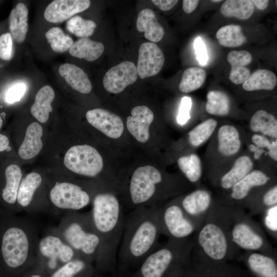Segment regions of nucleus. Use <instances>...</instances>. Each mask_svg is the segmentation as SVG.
I'll use <instances>...</instances> for the list:
<instances>
[{
    "mask_svg": "<svg viewBox=\"0 0 277 277\" xmlns=\"http://www.w3.org/2000/svg\"><path fill=\"white\" fill-rule=\"evenodd\" d=\"M39 238L33 222L0 209V277H20L33 266Z\"/></svg>",
    "mask_w": 277,
    "mask_h": 277,
    "instance_id": "nucleus-1",
    "label": "nucleus"
},
{
    "mask_svg": "<svg viewBox=\"0 0 277 277\" xmlns=\"http://www.w3.org/2000/svg\"><path fill=\"white\" fill-rule=\"evenodd\" d=\"M90 211L93 226L102 240V246L94 263L97 270H111L117 263L120 244L125 227V216L116 195L101 191L93 195Z\"/></svg>",
    "mask_w": 277,
    "mask_h": 277,
    "instance_id": "nucleus-2",
    "label": "nucleus"
},
{
    "mask_svg": "<svg viewBox=\"0 0 277 277\" xmlns=\"http://www.w3.org/2000/svg\"><path fill=\"white\" fill-rule=\"evenodd\" d=\"M162 230L158 209L138 207L125 216L117 262L123 266L138 267L157 247Z\"/></svg>",
    "mask_w": 277,
    "mask_h": 277,
    "instance_id": "nucleus-3",
    "label": "nucleus"
},
{
    "mask_svg": "<svg viewBox=\"0 0 277 277\" xmlns=\"http://www.w3.org/2000/svg\"><path fill=\"white\" fill-rule=\"evenodd\" d=\"M75 258L94 263L99 255L102 240L92 222L90 212L68 211L56 227Z\"/></svg>",
    "mask_w": 277,
    "mask_h": 277,
    "instance_id": "nucleus-4",
    "label": "nucleus"
},
{
    "mask_svg": "<svg viewBox=\"0 0 277 277\" xmlns=\"http://www.w3.org/2000/svg\"><path fill=\"white\" fill-rule=\"evenodd\" d=\"M75 258L56 227L48 228L39 238L33 266L48 277L62 266Z\"/></svg>",
    "mask_w": 277,
    "mask_h": 277,
    "instance_id": "nucleus-5",
    "label": "nucleus"
},
{
    "mask_svg": "<svg viewBox=\"0 0 277 277\" xmlns=\"http://www.w3.org/2000/svg\"><path fill=\"white\" fill-rule=\"evenodd\" d=\"M160 171L152 166L136 169L130 180L128 187L129 205L133 209L138 207H151L157 185L162 182Z\"/></svg>",
    "mask_w": 277,
    "mask_h": 277,
    "instance_id": "nucleus-6",
    "label": "nucleus"
},
{
    "mask_svg": "<svg viewBox=\"0 0 277 277\" xmlns=\"http://www.w3.org/2000/svg\"><path fill=\"white\" fill-rule=\"evenodd\" d=\"M49 201L55 210L77 211L91 202L88 191L81 186L69 182H56L51 187Z\"/></svg>",
    "mask_w": 277,
    "mask_h": 277,
    "instance_id": "nucleus-7",
    "label": "nucleus"
},
{
    "mask_svg": "<svg viewBox=\"0 0 277 277\" xmlns=\"http://www.w3.org/2000/svg\"><path fill=\"white\" fill-rule=\"evenodd\" d=\"M64 164L72 172L91 177L96 176L103 167L101 154L95 148L88 145L70 147L65 154Z\"/></svg>",
    "mask_w": 277,
    "mask_h": 277,
    "instance_id": "nucleus-8",
    "label": "nucleus"
},
{
    "mask_svg": "<svg viewBox=\"0 0 277 277\" xmlns=\"http://www.w3.org/2000/svg\"><path fill=\"white\" fill-rule=\"evenodd\" d=\"M177 246L169 243L157 247L142 262L133 277H163L179 254Z\"/></svg>",
    "mask_w": 277,
    "mask_h": 277,
    "instance_id": "nucleus-9",
    "label": "nucleus"
},
{
    "mask_svg": "<svg viewBox=\"0 0 277 277\" xmlns=\"http://www.w3.org/2000/svg\"><path fill=\"white\" fill-rule=\"evenodd\" d=\"M22 180L21 168L10 164L0 173V209L15 214L18 188Z\"/></svg>",
    "mask_w": 277,
    "mask_h": 277,
    "instance_id": "nucleus-10",
    "label": "nucleus"
},
{
    "mask_svg": "<svg viewBox=\"0 0 277 277\" xmlns=\"http://www.w3.org/2000/svg\"><path fill=\"white\" fill-rule=\"evenodd\" d=\"M158 214L162 231L165 230L175 239H183L193 231L192 224L176 204L169 205L162 211L158 210Z\"/></svg>",
    "mask_w": 277,
    "mask_h": 277,
    "instance_id": "nucleus-11",
    "label": "nucleus"
},
{
    "mask_svg": "<svg viewBox=\"0 0 277 277\" xmlns=\"http://www.w3.org/2000/svg\"><path fill=\"white\" fill-rule=\"evenodd\" d=\"M138 76L136 66L130 61L123 62L109 69L103 78V85L109 92L119 93L133 84Z\"/></svg>",
    "mask_w": 277,
    "mask_h": 277,
    "instance_id": "nucleus-12",
    "label": "nucleus"
},
{
    "mask_svg": "<svg viewBox=\"0 0 277 277\" xmlns=\"http://www.w3.org/2000/svg\"><path fill=\"white\" fill-rule=\"evenodd\" d=\"M164 62V54L156 44L144 43L138 50L137 73L142 79L154 76L161 71Z\"/></svg>",
    "mask_w": 277,
    "mask_h": 277,
    "instance_id": "nucleus-13",
    "label": "nucleus"
},
{
    "mask_svg": "<svg viewBox=\"0 0 277 277\" xmlns=\"http://www.w3.org/2000/svg\"><path fill=\"white\" fill-rule=\"evenodd\" d=\"M199 243L204 252L211 258L220 260L226 255L227 241L222 230L209 223L203 227L199 235Z\"/></svg>",
    "mask_w": 277,
    "mask_h": 277,
    "instance_id": "nucleus-14",
    "label": "nucleus"
},
{
    "mask_svg": "<svg viewBox=\"0 0 277 277\" xmlns=\"http://www.w3.org/2000/svg\"><path fill=\"white\" fill-rule=\"evenodd\" d=\"M86 117L90 124L110 138H118L123 132L124 125L121 118L107 110H89L86 113Z\"/></svg>",
    "mask_w": 277,
    "mask_h": 277,
    "instance_id": "nucleus-15",
    "label": "nucleus"
},
{
    "mask_svg": "<svg viewBox=\"0 0 277 277\" xmlns=\"http://www.w3.org/2000/svg\"><path fill=\"white\" fill-rule=\"evenodd\" d=\"M90 4L89 0H54L45 8L44 17L50 23H61L87 10Z\"/></svg>",
    "mask_w": 277,
    "mask_h": 277,
    "instance_id": "nucleus-16",
    "label": "nucleus"
},
{
    "mask_svg": "<svg viewBox=\"0 0 277 277\" xmlns=\"http://www.w3.org/2000/svg\"><path fill=\"white\" fill-rule=\"evenodd\" d=\"M41 175L36 172L27 174L20 183L16 202V212L34 213L35 195L43 184Z\"/></svg>",
    "mask_w": 277,
    "mask_h": 277,
    "instance_id": "nucleus-17",
    "label": "nucleus"
},
{
    "mask_svg": "<svg viewBox=\"0 0 277 277\" xmlns=\"http://www.w3.org/2000/svg\"><path fill=\"white\" fill-rule=\"evenodd\" d=\"M131 116L127 118V128L134 138L141 143L149 138V126L154 119V114L146 106H137L131 111Z\"/></svg>",
    "mask_w": 277,
    "mask_h": 277,
    "instance_id": "nucleus-18",
    "label": "nucleus"
},
{
    "mask_svg": "<svg viewBox=\"0 0 277 277\" xmlns=\"http://www.w3.org/2000/svg\"><path fill=\"white\" fill-rule=\"evenodd\" d=\"M227 60L231 65L229 80L236 85L243 84L250 75L246 66L251 62L252 55L246 50H233L228 53Z\"/></svg>",
    "mask_w": 277,
    "mask_h": 277,
    "instance_id": "nucleus-19",
    "label": "nucleus"
},
{
    "mask_svg": "<svg viewBox=\"0 0 277 277\" xmlns=\"http://www.w3.org/2000/svg\"><path fill=\"white\" fill-rule=\"evenodd\" d=\"M43 130L37 122H33L26 129L24 139L18 150L19 157L29 160L37 155L43 148Z\"/></svg>",
    "mask_w": 277,
    "mask_h": 277,
    "instance_id": "nucleus-20",
    "label": "nucleus"
},
{
    "mask_svg": "<svg viewBox=\"0 0 277 277\" xmlns=\"http://www.w3.org/2000/svg\"><path fill=\"white\" fill-rule=\"evenodd\" d=\"M28 13L27 7L23 3H18L10 13L8 19L9 33L13 41L17 43H23L26 38L29 28Z\"/></svg>",
    "mask_w": 277,
    "mask_h": 277,
    "instance_id": "nucleus-21",
    "label": "nucleus"
},
{
    "mask_svg": "<svg viewBox=\"0 0 277 277\" xmlns=\"http://www.w3.org/2000/svg\"><path fill=\"white\" fill-rule=\"evenodd\" d=\"M58 73L72 89L83 94L91 91L92 84L87 74L75 65L63 64L58 68Z\"/></svg>",
    "mask_w": 277,
    "mask_h": 277,
    "instance_id": "nucleus-22",
    "label": "nucleus"
},
{
    "mask_svg": "<svg viewBox=\"0 0 277 277\" xmlns=\"http://www.w3.org/2000/svg\"><path fill=\"white\" fill-rule=\"evenodd\" d=\"M136 28L140 32H144L145 38L152 43L160 42L165 34L163 27L158 22L154 11L150 9H143L138 13Z\"/></svg>",
    "mask_w": 277,
    "mask_h": 277,
    "instance_id": "nucleus-23",
    "label": "nucleus"
},
{
    "mask_svg": "<svg viewBox=\"0 0 277 277\" xmlns=\"http://www.w3.org/2000/svg\"><path fill=\"white\" fill-rule=\"evenodd\" d=\"M55 98V92L49 85H45L36 93L34 102L31 107L32 116L39 122L46 123L52 111L51 104Z\"/></svg>",
    "mask_w": 277,
    "mask_h": 277,
    "instance_id": "nucleus-24",
    "label": "nucleus"
},
{
    "mask_svg": "<svg viewBox=\"0 0 277 277\" xmlns=\"http://www.w3.org/2000/svg\"><path fill=\"white\" fill-rule=\"evenodd\" d=\"M218 149L225 156L235 154L241 147V141L238 129L233 126L224 125L220 127L217 132Z\"/></svg>",
    "mask_w": 277,
    "mask_h": 277,
    "instance_id": "nucleus-25",
    "label": "nucleus"
},
{
    "mask_svg": "<svg viewBox=\"0 0 277 277\" xmlns=\"http://www.w3.org/2000/svg\"><path fill=\"white\" fill-rule=\"evenodd\" d=\"M93 264L80 258L73 259L62 266L49 277H96Z\"/></svg>",
    "mask_w": 277,
    "mask_h": 277,
    "instance_id": "nucleus-26",
    "label": "nucleus"
},
{
    "mask_svg": "<svg viewBox=\"0 0 277 277\" xmlns=\"http://www.w3.org/2000/svg\"><path fill=\"white\" fill-rule=\"evenodd\" d=\"M104 48L103 43L86 37L81 38L74 42L68 51L73 57L92 62L102 55Z\"/></svg>",
    "mask_w": 277,
    "mask_h": 277,
    "instance_id": "nucleus-27",
    "label": "nucleus"
},
{
    "mask_svg": "<svg viewBox=\"0 0 277 277\" xmlns=\"http://www.w3.org/2000/svg\"><path fill=\"white\" fill-rule=\"evenodd\" d=\"M253 166V162L249 156L244 155L238 157L230 170L222 177L221 183L222 187L227 189L231 188L251 172Z\"/></svg>",
    "mask_w": 277,
    "mask_h": 277,
    "instance_id": "nucleus-28",
    "label": "nucleus"
},
{
    "mask_svg": "<svg viewBox=\"0 0 277 277\" xmlns=\"http://www.w3.org/2000/svg\"><path fill=\"white\" fill-rule=\"evenodd\" d=\"M233 241L242 248L256 250L263 245L262 238L248 225L241 223L236 224L232 230Z\"/></svg>",
    "mask_w": 277,
    "mask_h": 277,
    "instance_id": "nucleus-29",
    "label": "nucleus"
},
{
    "mask_svg": "<svg viewBox=\"0 0 277 277\" xmlns=\"http://www.w3.org/2000/svg\"><path fill=\"white\" fill-rule=\"evenodd\" d=\"M275 74L267 69H260L250 74L243 83V88L247 91L260 90H272L276 84Z\"/></svg>",
    "mask_w": 277,
    "mask_h": 277,
    "instance_id": "nucleus-30",
    "label": "nucleus"
},
{
    "mask_svg": "<svg viewBox=\"0 0 277 277\" xmlns=\"http://www.w3.org/2000/svg\"><path fill=\"white\" fill-rule=\"evenodd\" d=\"M250 128L254 132L276 139L277 120L272 114L264 110H259L252 116Z\"/></svg>",
    "mask_w": 277,
    "mask_h": 277,
    "instance_id": "nucleus-31",
    "label": "nucleus"
},
{
    "mask_svg": "<svg viewBox=\"0 0 277 277\" xmlns=\"http://www.w3.org/2000/svg\"><path fill=\"white\" fill-rule=\"evenodd\" d=\"M268 181V176L262 171H252L233 186L231 196L236 200H242L247 195L252 187L263 186Z\"/></svg>",
    "mask_w": 277,
    "mask_h": 277,
    "instance_id": "nucleus-32",
    "label": "nucleus"
},
{
    "mask_svg": "<svg viewBox=\"0 0 277 277\" xmlns=\"http://www.w3.org/2000/svg\"><path fill=\"white\" fill-rule=\"evenodd\" d=\"M254 6L250 0H227L221 5L220 11L224 16L245 20L252 15Z\"/></svg>",
    "mask_w": 277,
    "mask_h": 277,
    "instance_id": "nucleus-33",
    "label": "nucleus"
},
{
    "mask_svg": "<svg viewBox=\"0 0 277 277\" xmlns=\"http://www.w3.org/2000/svg\"><path fill=\"white\" fill-rule=\"evenodd\" d=\"M210 204V195L204 190L194 191L186 195L182 202L185 211L190 215L200 214L207 209Z\"/></svg>",
    "mask_w": 277,
    "mask_h": 277,
    "instance_id": "nucleus-34",
    "label": "nucleus"
},
{
    "mask_svg": "<svg viewBox=\"0 0 277 277\" xmlns=\"http://www.w3.org/2000/svg\"><path fill=\"white\" fill-rule=\"evenodd\" d=\"M219 44L225 47L234 48L242 46L247 42L241 27L229 25L220 28L216 33Z\"/></svg>",
    "mask_w": 277,
    "mask_h": 277,
    "instance_id": "nucleus-35",
    "label": "nucleus"
},
{
    "mask_svg": "<svg viewBox=\"0 0 277 277\" xmlns=\"http://www.w3.org/2000/svg\"><path fill=\"white\" fill-rule=\"evenodd\" d=\"M205 109L210 114L225 116L230 110V101L228 96L224 92L211 90L207 94Z\"/></svg>",
    "mask_w": 277,
    "mask_h": 277,
    "instance_id": "nucleus-36",
    "label": "nucleus"
},
{
    "mask_svg": "<svg viewBox=\"0 0 277 277\" xmlns=\"http://www.w3.org/2000/svg\"><path fill=\"white\" fill-rule=\"evenodd\" d=\"M206 72L203 69L193 67L186 69L183 72L179 89L184 93H189L200 88L204 83Z\"/></svg>",
    "mask_w": 277,
    "mask_h": 277,
    "instance_id": "nucleus-37",
    "label": "nucleus"
},
{
    "mask_svg": "<svg viewBox=\"0 0 277 277\" xmlns=\"http://www.w3.org/2000/svg\"><path fill=\"white\" fill-rule=\"evenodd\" d=\"M217 125V121L211 118L197 125L188 132L189 144L193 147L202 145L211 136Z\"/></svg>",
    "mask_w": 277,
    "mask_h": 277,
    "instance_id": "nucleus-38",
    "label": "nucleus"
},
{
    "mask_svg": "<svg viewBox=\"0 0 277 277\" xmlns=\"http://www.w3.org/2000/svg\"><path fill=\"white\" fill-rule=\"evenodd\" d=\"M45 36L51 49L57 53H63L69 50L74 42L72 38L60 27L50 28Z\"/></svg>",
    "mask_w": 277,
    "mask_h": 277,
    "instance_id": "nucleus-39",
    "label": "nucleus"
},
{
    "mask_svg": "<svg viewBox=\"0 0 277 277\" xmlns=\"http://www.w3.org/2000/svg\"><path fill=\"white\" fill-rule=\"evenodd\" d=\"M251 269L264 277H276L277 269L274 261L270 258L260 253H253L248 258Z\"/></svg>",
    "mask_w": 277,
    "mask_h": 277,
    "instance_id": "nucleus-40",
    "label": "nucleus"
},
{
    "mask_svg": "<svg viewBox=\"0 0 277 277\" xmlns=\"http://www.w3.org/2000/svg\"><path fill=\"white\" fill-rule=\"evenodd\" d=\"M180 169L187 178L192 183L196 182L202 175L200 158L195 154L182 156L177 160Z\"/></svg>",
    "mask_w": 277,
    "mask_h": 277,
    "instance_id": "nucleus-41",
    "label": "nucleus"
},
{
    "mask_svg": "<svg viewBox=\"0 0 277 277\" xmlns=\"http://www.w3.org/2000/svg\"><path fill=\"white\" fill-rule=\"evenodd\" d=\"M96 27L95 23L79 15L72 17L66 23L67 30L77 37L86 38L92 35Z\"/></svg>",
    "mask_w": 277,
    "mask_h": 277,
    "instance_id": "nucleus-42",
    "label": "nucleus"
},
{
    "mask_svg": "<svg viewBox=\"0 0 277 277\" xmlns=\"http://www.w3.org/2000/svg\"><path fill=\"white\" fill-rule=\"evenodd\" d=\"M13 39L9 32L0 35V59L9 61L13 56Z\"/></svg>",
    "mask_w": 277,
    "mask_h": 277,
    "instance_id": "nucleus-43",
    "label": "nucleus"
},
{
    "mask_svg": "<svg viewBox=\"0 0 277 277\" xmlns=\"http://www.w3.org/2000/svg\"><path fill=\"white\" fill-rule=\"evenodd\" d=\"M252 142L258 147L266 148L268 155L275 161H277V141L270 142L266 137L261 134H254L252 137Z\"/></svg>",
    "mask_w": 277,
    "mask_h": 277,
    "instance_id": "nucleus-44",
    "label": "nucleus"
},
{
    "mask_svg": "<svg viewBox=\"0 0 277 277\" xmlns=\"http://www.w3.org/2000/svg\"><path fill=\"white\" fill-rule=\"evenodd\" d=\"M26 85L22 83H16L9 87L4 95L5 101L9 104L19 101L26 92Z\"/></svg>",
    "mask_w": 277,
    "mask_h": 277,
    "instance_id": "nucleus-45",
    "label": "nucleus"
},
{
    "mask_svg": "<svg viewBox=\"0 0 277 277\" xmlns=\"http://www.w3.org/2000/svg\"><path fill=\"white\" fill-rule=\"evenodd\" d=\"M192 106V101L188 96H184L181 100L179 113L177 116V122L181 125H185L190 119V110Z\"/></svg>",
    "mask_w": 277,
    "mask_h": 277,
    "instance_id": "nucleus-46",
    "label": "nucleus"
},
{
    "mask_svg": "<svg viewBox=\"0 0 277 277\" xmlns=\"http://www.w3.org/2000/svg\"><path fill=\"white\" fill-rule=\"evenodd\" d=\"M194 48L196 54V58L200 65L206 64L208 60V56L205 45L201 37L199 36L194 40Z\"/></svg>",
    "mask_w": 277,
    "mask_h": 277,
    "instance_id": "nucleus-47",
    "label": "nucleus"
},
{
    "mask_svg": "<svg viewBox=\"0 0 277 277\" xmlns=\"http://www.w3.org/2000/svg\"><path fill=\"white\" fill-rule=\"evenodd\" d=\"M265 223L267 227L273 231L277 230V206L270 208L265 217Z\"/></svg>",
    "mask_w": 277,
    "mask_h": 277,
    "instance_id": "nucleus-48",
    "label": "nucleus"
},
{
    "mask_svg": "<svg viewBox=\"0 0 277 277\" xmlns=\"http://www.w3.org/2000/svg\"><path fill=\"white\" fill-rule=\"evenodd\" d=\"M263 202L267 206H272L277 202V186L275 185L269 190L264 195Z\"/></svg>",
    "mask_w": 277,
    "mask_h": 277,
    "instance_id": "nucleus-49",
    "label": "nucleus"
},
{
    "mask_svg": "<svg viewBox=\"0 0 277 277\" xmlns=\"http://www.w3.org/2000/svg\"><path fill=\"white\" fill-rule=\"evenodd\" d=\"M151 2L159 9L163 11H168L171 9L178 2L173 0H152Z\"/></svg>",
    "mask_w": 277,
    "mask_h": 277,
    "instance_id": "nucleus-50",
    "label": "nucleus"
},
{
    "mask_svg": "<svg viewBox=\"0 0 277 277\" xmlns=\"http://www.w3.org/2000/svg\"><path fill=\"white\" fill-rule=\"evenodd\" d=\"M199 1L197 0H184L183 1V8L186 13H191L197 7Z\"/></svg>",
    "mask_w": 277,
    "mask_h": 277,
    "instance_id": "nucleus-51",
    "label": "nucleus"
},
{
    "mask_svg": "<svg viewBox=\"0 0 277 277\" xmlns=\"http://www.w3.org/2000/svg\"><path fill=\"white\" fill-rule=\"evenodd\" d=\"M20 277H48L43 272L39 269L32 267L25 272H24Z\"/></svg>",
    "mask_w": 277,
    "mask_h": 277,
    "instance_id": "nucleus-52",
    "label": "nucleus"
},
{
    "mask_svg": "<svg viewBox=\"0 0 277 277\" xmlns=\"http://www.w3.org/2000/svg\"><path fill=\"white\" fill-rule=\"evenodd\" d=\"M10 141L5 134L0 133V152L6 151L9 147Z\"/></svg>",
    "mask_w": 277,
    "mask_h": 277,
    "instance_id": "nucleus-53",
    "label": "nucleus"
},
{
    "mask_svg": "<svg viewBox=\"0 0 277 277\" xmlns=\"http://www.w3.org/2000/svg\"><path fill=\"white\" fill-rule=\"evenodd\" d=\"M251 1L254 6L255 5L259 9L261 10L265 9L269 3L268 0H253Z\"/></svg>",
    "mask_w": 277,
    "mask_h": 277,
    "instance_id": "nucleus-54",
    "label": "nucleus"
},
{
    "mask_svg": "<svg viewBox=\"0 0 277 277\" xmlns=\"http://www.w3.org/2000/svg\"><path fill=\"white\" fill-rule=\"evenodd\" d=\"M3 124V121L2 116L0 115V129L2 128Z\"/></svg>",
    "mask_w": 277,
    "mask_h": 277,
    "instance_id": "nucleus-55",
    "label": "nucleus"
},
{
    "mask_svg": "<svg viewBox=\"0 0 277 277\" xmlns=\"http://www.w3.org/2000/svg\"><path fill=\"white\" fill-rule=\"evenodd\" d=\"M211 2H214V3H219V2H222V1L221 0H220V1H219V0H217H217L216 1L213 0V1H211Z\"/></svg>",
    "mask_w": 277,
    "mask_h": 277,
    "instance_id": "nucleus-56",
    "label": "nucleus"
},
{
    "mask_svg": "<svg viewBox=\"0 0 277 277\" xmlns=\"http://www.w3.org/2000/svg\"><path fill=\"white\" fill-rule=\"evenodd\" d=\"M96 277H99V276H96Z\"/></svg>",
    "mask_w": 277,
    "mask_h": 277,
    "instance_id": "nucleus-57",
    "label": "nucleus"
},
{
    "mask_svg": "<svg viewBox=\"0 0 277 277\" xmlns=\"http://www.w3.org/2000/svg\"><path fill=\"white\" fill-rule=\"evenodd\" d=\"M0 99H1V95H0Z\"/></svg>",
    "mask_w": 277,
    "mask_h": 277,
    "instance_id": "nucleus-58",
    "label": "nucleus"
}]
</instances>
